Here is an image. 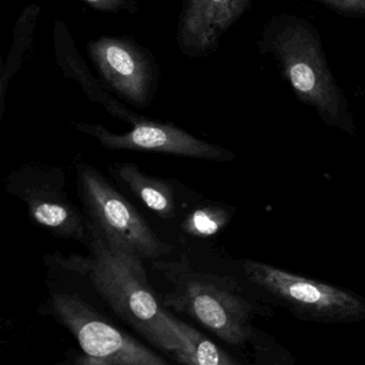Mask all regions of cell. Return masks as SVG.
Instances as JSON below:
<instances>
[{
    "mask_svg": "<svg viewBox=\"0 0 365 365\" xmlns=\"http://www.w3.org/2000/svg\"><path fill=\"white\" fill-rule=\"evenodd\" d=\"M230 219V210L222 205L207 202L187 213L180 228L187 236L209 238L219 234Z\"/></svg>",
    "mask_w": 365,
    "mask_h": 365,
    "instance_id": "cell-14",
    "label": "cell"
},
{
    "mask_svg": "<svg viewBox=\"0 0 365 365\" xmlns=\"http://www.w3.org/2000/svg\"><path fill=\"white\" fill-rule=\"evenodd\" d=\"M102 82L134 108H148L155 99L160 68L153 53L133 38L103 36L86 46Z\"/></svg>",
    "mask_w": 365,
    "mask_h": 365,
    "instance_id": "cell-8",
    "label": "cell"
},
{
    "mask_svg": "<svg viewBox=\"0 0 365 365\" xmlns=\"http://www.w3.org/2000/svg\"><path fill=\"white\" fill-rule=\"evenodd\" d=\"M272 57L297 99L315 110L329 127L354 133L349 101L331 71L317 29L292 14L272 16L257 42Z\"/></svg>",
    "mask_w": 365,
    "mask_h": 365,
    "instance_id": "cell-1",
    "label": "cell"
},
{
    "mask_svg": "<svg viewBox=\"0 0 365 365\" xmlns=\"http://www.w3.org/2000/svg\"><path fill=\"white\" fill-rule=\"evenodd\" d=\"M85 5L96 11L103 14H118L127 12L129 14H138L140 5L138 0H80Z\"/></svg>",
    "mask_w": 365,
    "mask_h": 365,
    "instance_id": "cell-15",
    "label": "cell"
},
{
    "mask_svg": "<svg viewBox=\"0 0 365 365\" xmlns=\"http://www.w3.org/2000/svg\"><path fill=\"white\" fill-rule=\"evenodd\" d=\"M42 7L38 4H29L16 19L14 29V41L7 58L0 63V119L5 114L6 96L11 81L20 71L27 53L35 39L38 20Z\"/></svg>",
    "mask_w": 365,
    "mask_h": 365,
    "instance_id": "cell-13",
    "label": "cell"
},
{
    "mask_svg": "<svg viewBox=\"0 0 365 365\" xmlns=\"http://www.w3.org/2000/svg\"><path fill=\"white\" fill-rule=\"evenodd\" d=\"M170 283L162 304L185 314L232 346L247 343L252 336L253 307L241 296L230 277L192 268L185 258L179 262H153Z\"/></svg>",
    "mask_w": 365,
    "mask_h": 365,
    "instance_id": "cell-3",
    "label": "cell"
},
{
    "mask_svg": "<svg viewBox=\"0 0 365 365\" xmlns=\"http://www.w3.org/2000/svg\"><path fill=\"white\" fill-rule=\"evenodd\" d=\"M78 195L87 225L96 228L117 249L145 259L157 260L172 252L140 211L95 166L76 164Z\"/></svg>",
    "mask_w": 365,
    "mask_h": 365,
    "instance_id": "cell-4",
    "label": "cell"
},
{
    "mask_svg": "<svg viewBox=\"0 0 365 365\" xmlns=\"http://www.w3.org/2000/svg\"><path fill=\"white\" fill-rule=\"evenodd\" d=\"M165 319L178 339V347L168 354L173 360L187 365L238 364L225 350L193 327L175 317L168 309L165 311Z\"/></svg>",
    "mask_w": 365,
    "mask_h": 365,
    "instance_id": "cell-12",
    "label": "cell"
},
{
    "mask_svg": "<svg viewBox=\"0 0 365 365\" xmlns=\"http://www.w3.org/2000/svg\"><path fill=\"white\" fill-rule=\"evenodd\" d=\"M254 0H182L177 24V48L190 59L215 53L228 31Z\"/></svg>",
    "mask_w": 365,
    "mask_h": 365,
    "instance_id": "cell-10",
    "label": "cell"
},
{
    "mask_svg": "<svg viewBox=\"0 0 365 365\" xmlns=\"http://www.w3.org/2000/svg\"><path fill=\"white\" fill-rule=\"evenodd\" d=\"M80 344L78 365H165V359L115 326L78 294L52 292L43 307Z\"/></svg>",
    "mask_w": 365,
    "mask_h": 365,
    "instance_id": "cell-5",
    "label": "cell"
},
{
    "mask_svg": "<svg viewBox=\"0 0 365 365\" xmlns=\"http://www.w3.org/2000/svg\"><path fill=\"white\" fill-rule=\"evenodd\" d=\"M242 268L252 284L305 318L344 324L365 318L364 299L347 290L255 260H245Z\"/></svg>",
    "mask_w": 365,
    "mask_h": 365,
    "instance_id": "cell-7",
    "label": "cell"
},
{
    "mask_svg": "<svg viewBox=\"0 0 365 365\" xmlns=\"http://www.w3.org/2000/svg\"><path fill=\"white\" fill-rule=\"evenodd\" d=\"M112 178L163 220L177 217L176 189L170 179L151 176L129 162L108 166Z\"/></svg>",
    "mask_w": 365,
    "mask_h": 365,
    "instance_id": "cell-11",
    "label": "cell"
},
{
    "mask_svg": "<svg viewBox=\"0 0 365 365\" xmlns=\"http://www.w3.org/2000/svg\"><path fill=\"white\" fill-rule=\"evenodd\" d=\"M88 230L91 255L63 258L61 264L86 275L113 312L151 345L168 354L176 349L178 339L166 322V309L149 283L142 258L117 249L96 228Z\"/></svg>",
    "mask_w": 365,
    "mask_h": 365,
    "instance_id": "cell-2",
    "label": "cell"
},
{
    "mask_svg": "<svg viewBox=\"0 0 365 365\" xmlns=\"http://www.w3.org/2000/svg\"><path fill=\"white\" fill-rule=\"evenodd\" d=\"M73 125L76 131L95 138L108 150L162 153L215 162L230 161L235 158L234 153L223 147L195 138L173 123L148 117L123 134L113 133L99 123H76Z\"/></svg>",
    "mask_w": 365,
    "mask_h": 365,
    "instance_id": "cell-9",
    "label": "cell"
},
{
    "mask_svg": "<svg viewBox=\"0 0 365 365\" xmlns=\"http://www.w3.org/2000/svg\"><path fill=\"white\" fill-rule=\"evenodd\" d=\"M339 16L365 20V0H315Z\"/></svg>",
    "mask_w": 365,
    "mask_h": 365,
    "instance_id": "cell-16",
    "label": "cell"
},
{
    "mask_svg": "<svg viewBox=\"0 0 365 365\" xmlns=\"http://www.w3.org/2000/svg\"><path fill=\"white\" fill-rule=\"evenodd\" d=\"M6 191L24 202L36 225L56 238L88 245L87 220L68 195L63 168L37 162L22 164L8 174Z\"/></svg>",
    "mask_w": 365,
    "mask_h": 365,
    "instance_id": "cell-6",
    "label": "cell"
}]
</instances>
